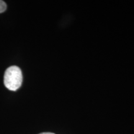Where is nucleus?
I'll return each mask as SVG.
<instances>
[{
  "mask_svg": "<svg viewBox=\"0 0 134 134\" xmlns=\"http://www.w3.org/2000/svg\"><path fill=\"white\" fill-rule=\"evenodd\" d=\"M23 83L21 70L17 66H11L5 71L4 84L10 91H15L21 87Z\"/></svg>",
  "mask_w": 134,
  "mask_h": 134,
  "instance_id": "obj_1",
  "label": "nucleus"
},
{
  "mask_svg": "<svg viewBox=\"0 0 134 134\" xmlns=\"http://www.w3.org/2000/svg\"><path fill=\"white\" fill-rule=\"evenodd\" d=\"M39 134H55V133H50V132H43V133H39Z\"/></svg>",
  "mask_w": 134,
  "mask_h": 134,
  "instance_id": "obj_3",
  "label": "nucleus"
},
{
  "mask_svg": "<svg viewBox=\"0 0 134 134\" xmlns=\"http://www.w3.org/2000/svg\"><path fill=\"white\" fill-rule=\"evenodd\" d=\"M6 8H7V6H6V3L0 0V13L4 12L6 10Z\"/></svg>",
  "mask_w": 134,
  "mask_h": 134,
  "instance_id": "obj_2",
  "label": "nucleus"
}]
</instances>
